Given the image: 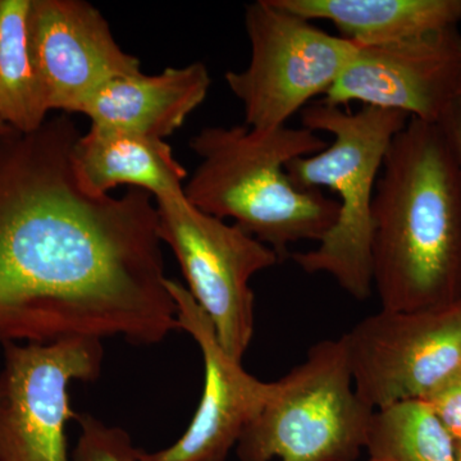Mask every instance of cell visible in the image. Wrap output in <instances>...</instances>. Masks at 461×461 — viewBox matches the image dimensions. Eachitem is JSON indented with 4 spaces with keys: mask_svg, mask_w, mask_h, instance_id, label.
Segmentation results:
<instances>
[{
    "mask_svg": "<svg viewBox=\"0 0 461 461\" xmlns=\"http://www.w3.org/2000/svg\"><path fill=\"white\" fill-rule=\"evenodd\" d=\"M68 114L0 136V345L180 330L147 191L96 195L76 171Z\"/></svg>",
    "mask_w": 461,
    "mask_h": 461,
    "instance_id": "1",
    "label": "cell"
},
{
    "mask_svg": "<svg viewBox=\"0 0 461 461\" xmlns=\"http://www.w3.org/2000/svg\"><path fill=\"white\" fill-rule=\"evenodd\" d=\"M373 288L381 309L420 312L461 297V180L438 123L409 118L373 199Z\"/></svg>",
    "mask_w": 461,
    "mask_h": 461,
    "instance_id": "2",
    "label": "cell"
},
{
    "mask_svg": "<svg viewBox=\"0 0 461 461\" xmlns=\"http://www.w3.org/2000/svg\"><path fill=\"white\" fill-rule=\"evenodd\" d=\"M327 145L305 127H204L190 141L200 163L185 196L206 214L232 220L282 259L297 242H321L338 221V200L300 189L286 172L291 160Z\"/></svg>",
    "mask_w": 461,
    "mask_h": 461,
    "instance_id": "3",
    "label": "cell"
},
{
    "mask_svg": "<svg viewBox=\"0 0 461 461\" xmlns=\"http://www.w3.org/2000/svg\"><path fill=\"white\" fill-rule=\"evenodd\" d=\"M402 112L363 105L357 112L320 100L302 111L303 127L332 136L326 149L286 166L300 189L329 187L339 196L335 226L313 250L293 254L309 275H329L348 295L366 300L373 290V199L393 138L408 123Z\"/></svg>",
    "mask_w": 461,
    "mask_h": 461,
    "instance_id": "4",
    "label": "cell"
},
{
    "mask_svg": "<svg viewBox=\"0 0 461 461\" xmlns=\"http://www.w3.org/2000/svg\"><path fill=\"white\" fill-rule=\"evenodd\" d=\"M373 414L355 390L344 342L324 339L272 382L236 454L240 461H355L366 448Z\"/></svg>",
    "mask_w": 461,
    "mask_h": 461,
    "instance_id": "5",
    "label": "cell"
},
{
    "mask_svg": "<svg viewBox=\"0 0 461 461\" xmlns=\"http://www.w3.org/2000/svg\"><path fill=\"white\" fill-rule=\"evenodd\" d=\"M251 58L244 71L224 76L241 102L245 124L269 131L326 95L357 53L359 44L318 29L276 0L245 8Z\"/></svg>",
    "mask_w": 461,
    "mask_h": 461,
    "instance_id": "6",
    "label": "cell"
},
{
    "mask_svg": "<svg viewBox=\"0 0 461 461\" xmlns=\"http://www.w3.org/2000/svg\"><path fill=\"white\" fill-rule=\"evenodd\" d=\"M156 205L159 238L180 264L187 291L227 354L241 362L256 323L251 278L280 257L235 223L200 211L185 193L158 199Z\"/></svg>",
    "mask_w": 461,
    "mask_h": 461,
    "instance_id": "7",
    "label": "cell"
},
{
    "mask_svg": "<svg viewBox=\"0 0 461 461\" xmlns=\"http://www.w3.org/2000/svg\"><path fill=\"white\" fill-rule=\"evenodd\" d=\"M0 369V461H71L66 426L77 418L72 382L100 377L102 339L5 344Z\"/></svg>",
    "mask_w": 461,
    "mask_h": 461,
    "instance_id": "8",
    "label": "cell"
},
{
    "mask_svg": "<svg viewBox=\"0 0 461 461\" xmlns=\"http://www.w3.org/2000/svg\"><path fill=\"white\" fill-rule=\"evenodd\" d=\"M341 339L355 390L373 411L424 400L461 371V297L429 311L381 309Z\"/></svg>",
    "mask_w": 461,
    "mask_h": 461,
    "instance_id": "9",
    "label": "cell"
},
{
    "mask_svg": "<svg viewBox=\"0 0 461 461\" xmlns=\"http://www.w3.org/2000/svg\"><path fill=\"white\" fill-rule=\"evenodd\" d=\"M461 33L457 27L388 44L359 45L351 62L321 100L402 112L438 123L457 98Z\"/></svg>",
    "mask_w": 461,
    "mask_h": 461,
    "instance_id": "10",
    "label": "cell"
},
{
    "mask_svg": "<svg viewBox=\"0 0 461 461\" xmlns=\"http://www.w3.org/2000/svg\"><path fill=\"white\" fill-rule=\"evenodd\" d=\"M30 41L50 111L80 113L109 81L141 71L107 20L83 0H32Z\"/></svg>",
    "mask_w": 461,
    "mask_h": 461,
    "instance_id": "11",
    "label": "cell"
},
{
    "mask_svg": "<svg viewBox=\"0 0 461 461\" xmlns=\"http://www.w3.org/2000/svg\"><path fill=\"white\" fill-rule=\"evenodd\" d=\"M167 288L177 306L180 330L202 350L204 388L198 411L181 438L157 453L141 450L139 461H226L268 399L272 382L254 377L227 354L208 315L184 285L168 278Z\"/></svg>",
    "mask_w": 461,
    "mask_h": 461,
    "instance_id": "12",
    "label": "cell"
},
{
    "mask_svg": "<svg viewBox=\"0 0 461 461\" xmlns=\"http://www.w3.org/2000/svg\"><path fill=\"white\" fill-rule=\"evenodd\" d=\"M211 87L203 63L169 67L158 75L122 76L96 91L80 113L94 126L165 140L186 122Z\"/></svg>",
    "mask_w": 461,
    "mask_h": 461,
    "instance_id": "13",
    "label": "cell"
},
{
    "mask_svg": "<svg viewBox=\"0 0 461 461\" xmlns=\"http://www.w3.org/2000/svg\"><path fill=\"white\" fill-rule=\"evenodd\" d=\"M74 159L84 186L96 195L127 185L158 200L181 195L187 181L166 140L94 124L76 141Z\"/></svg>",
    "mask_w": 461,
    "mask_h": 461,
    "instance_id": "14",
    "label": "cell"
},
{
    "mask_svg": "<svg viewBox=\"0 0 461 461\" xmlns=\"http://www.w3.org/2000/svg\"><path fill=\"white\" fill-rule=\"evenodd\" d=\"M308 21L333 23L359 45L417 38L461 23V0H276Z\"/></svg>",
    "mask_w": 461,
    "mask_h": 461,
    "instance_id": "15",
    "label": "cell"
},
{
    "mask_svg": "<svg viewBox=\"0 0 461 461\" xmlns=\"http://www.w3.org/2000/svg\"><path fill=\"white\" fill-rule=\"evenodd\" d=\"M32 0H0V118L20 133L48 120L50 107L30 41Z\"/></svg>",
    "mask_w": 461,
    "mask_h": 461,
    "instance_id": "16",
    "label": "cell"
},
{
    "mask_svg": "<svg viewBox=\"0 0 461 461\" xmlns=\"http://www.w3.org/2000/svg\"><path fill=\"white\" fill-rule=\"evenodd\" d=\"M366 450L378 461H457L455 439L421 400L375 411Z\"/></svg>",
    "mask_w": 461,
    "mask_h": 461,
    "instance_id": "17",
    "label": "cell"
},
{
    "mask_svg": "<svg viewBox=\"0 0 461 461\" xmlns=\"http://www.w3.org/2000/svg\"><path fill=\"white\" fill-rule=\"evenodd\" d=\"M76 420L80 433L71 461H139L141 450L123 429L90 414H78Z\"/></svg>",
    "mask_w": 461,
    "mask_h": 461,
    "instance_id": "18",
    "label": "cell"
},
{
    "mask_svg": "<svg viewBox=\"0 0 461 461\" xmlns=\"http://www.w3.org/2000/svg\"><path fill=\"white\" fill-rule=\"evenodd\" d=\"M421 402L429 403L455 441H461V371Z\"/></svg>",
    "mask_w": 461,
    "mask_h": 461,
    "instance_id": "19",
    "label": "cell"
},
{
    "mask_svg": "<svg viewBox=\"0 0 461 461\" xmlns=\"http://www.w3.org/2000/svg\"><path fill=\"white\" fill-rule=\"evenodd\" d=\"M438 124L444 130L446 138L453 149L461 180V96H457L451 103Z\"/></svg>",
    "mask_w": 461,
    "mask_h": 461,
    "instance_id": "20",
    "label": "cell"
},
{
    "mask_svg": "<svg viewBox=\"0 0 461 461\" xmlns=\"http://www.w3.org/2000/svg\"><path fill=\"white\" fill-rule=\"evenodd\" d=\"M12 132H14V130L11 129V127L0 118V136L8 135V133Z\"/></svg>",
    "mask_w": 461,
    "mask_h": 461,
    "instance_id": "21",
    "label": "cell"
},
{
    "mask_svg": "<svg viewBox=\"0 0 461 461\" xmlns=\"http://www.w3.org/2000/svg\"><path fill=\"white\" fill-rule=\"evenodd\" d=\"M455 445H456V459L461 461V441H455Z\"/></svg>",
    "mask_w": 461,
    "mask_h": 461,
    "instance_id": "22",
    "label": "cell"
},
{
    "mask_svg": "<svg viewBox=\"0 0 461 461\" xmlns=\"http://www.w3.org/2000/svg\"><path fill=\"white\" fill-rule=\"evenodd\" d=\"M457 96H461V76H460V81H459V89H457Z\"/></svg>",
    "mask_w": 461,
    "mask_h": 461,
    "instance_id": "23",
    "label": "cell"
},
{
    "mask_svg": "<svg viewBox=\"0 0 461 461\" xmlns=\"http://www.w3.org/2000/svg\"><path fill=\"white\" fill-rule=\"evenodd\" d=\"M369 461H378V460H373V459H369Z\"/></svg>",
    "mask_w": 461,
    "mask_h": 461,
    "instance_id": "24",
    "label": "cell"
}]
</instances>
